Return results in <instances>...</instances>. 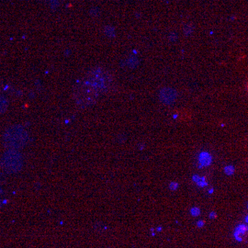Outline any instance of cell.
<instances>
[{"instance_id":"obj_1","label":"cell","mask_w":248,"mask_h":248,"mask_svg":"<svg viewBox=\"0 0 248 248\" xmlns=\"http://www.w3.org/2000/svg\"><path fill=\"white\" fill-rule=\"evenodd\" d=\"M112 84V77L104 69H93L86 73L74 85V97L76 104L85 108L94 104L101 95L107 93Z\"/></svg>"},{"instance_id":"obj_2","label":"cell","mask_w":248,"mask_h":248,"mask_svg":"<svg viewBox=\"0 0 248 248\" xmlns=\"http://www.w3.org/2000/svg\"><path fill=\"white\" fill-rule=\"evenodd\" d=\"M233 236L238 242H245L248 239V226L245 224H239L235 227Z\"/></svg>"},{"instance_id":"obj_3","label":"cell","mask_w":248,"mask_h":248,"mask_svg":"<svg viewBox=\"0 0 248 248\" xmlns=\"http://www.w3.org/2000/svg\"><path fill=\"white\" fill-rule=\"evenodd\" d=\"M212 161V157L210 156L209 154H208L207 152H203L200 154V157H198V162H200V166H207L209 165H210Z\"/></svg>"},{"instance_id":"obj_4","label":"cell","mask_w":248,"mask_h":248,"mask_svg":"<svg viewBox=\"0 0 248 248\" xmlns=\"http://www.w3.org/2000/svg\"><path fill=\"white\" fill-rule=\"evenodd\" d=\"M193 180L197 183V185L198 186V187H200V188H204V187H207L208 186V182L206 180V177H198V176H194L193 177Z\"/></svg>"},{"instance_id":"obj_5","label":"cell","mask_w":248,"mask_h":248,"mask_svg":"<svg viewBox=\"0 0 248 248\" xmlns=\"http://www.w3.org/2000/svg\"><path fill=\"white\" fill-rule=\"evenodd\" d=\"M201 213L200 212V209L198 208V207H194L190 209V214L193 216V217H197V216H200Z\"/></svg>"},{"instance_id":"obj_6","label":"cell","mask_w":248,"mask_h":248,"mask_svg":"<svg viewBox=\"0 0 248 248\" xmlns=\"http://www.w3.org/2000/svg\"><path fill=\"white\" fill-rule=\"evenodd\" d=\"M224 172H225L226 175L231 176V175H232V174L234 173V167H233V166H226V167H225V169H224Z\"/></svg>"},{"instance_id":"obj_7","label":"cell","mask_w":248,"mask_h":248,"mask_svg":"<svg viewBox=\"0 0 248 248\" xmlns=\"http://www.w3.org/2000/svg\"><path fill=\"white\" fill-rule=\"evenodd\" d=\"M205 221H203V220H200V221H197V223H196V225H197V227L198 228H202V227H204V225H205Z\"/></svg>"},{"instance_id":"obj_8","label":"cell","mask_w":248,"mask_h":248,"mask_svg":"<svg viewBox=\"0 0 248 248\" xmlns=\"http://www.w3.org/2000/svg\"><path fill=\"white\" fill-rule=\"evenodd\" d=\"M209 219H216L217 218V213L215 212H212L209 214Z\"/></svg>"},{"instance_id":"obj_9","label":"cell","mask_w":248,"mask_h":248,"mask_svg":"<svg viewBox=\"0 0 248 248\" xmlns=\"http://www.w3.org/2000/svg\"><path fill=\"white\" fill-rule=\"evenodd\" d=\"M177 186H178V185H177V183H173V184L170 185V189H173V190H174V189H177Z\"/></svg>"},{"instance_id":"obj_10","label":"cell","mask_w":248,"mask_h":248,"mask_svg":"<svg viewBox=\"0 0 248 248\" xmlns=\"http://www.w3.org/2000/svg\"><path fill=\"white\" fill-rule=\"evenodd\" d=\"M209 194H212V193H213V189H210L209 190Z\"/></svg>"},{"instance_id":"obj_11","label":"cell","mask_w":248,"mask_h":248,"mask_svg":"<svg viewBox=\"0 0 248 248\" xmlns=\"http://www.w3.org/2000/svg\"><path fill=\"white\" fill-rule=\"evenodd\" d=\"M245 222H246V223H248V215H246V216H245Z\"/></svg>"},{"instance_id":"obj_12","label":"cell","mask_w":248,"mask_h":248,"mask_svg":"<svg viewBox=\"0 0 248 248\" xmlns=\"http://www.w3.org/2000/svg\"><path fill=\"white\" fill-rule=\"evenodd\" d=\"M247 93H248V83H247Z\"/></svg>"},{"instance_id":"obj_13","label":"cell","mask_w":248,"mask_h":248,"mask_svg":"<svg viewBox=\"0 0 248 248\" xmlns=\"http://www.w3.org/2000/svg\"><path fill=\"white\" fill-rule=\"evenodd\" d=\"M247 209H248V205H247Z\"/></svg>"}]
</instances>
